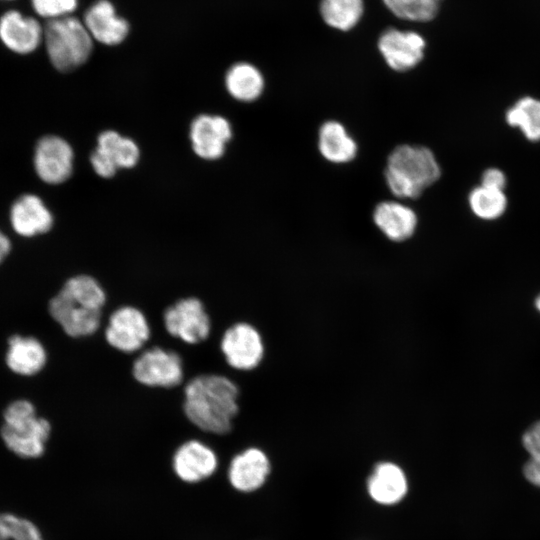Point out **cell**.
I'll use <instances>...</instances> for the list:
<instances>
[{"instance_id": "6da1fadb", "label": "cell", "mask_w": 540, "mask_h": 540, "mask_svg": "<svg viewBox=\"0 0 540 540\" xmlns=\"http://www.w3.org/2000/svg\"><path fill=\"white\" fill-rule=\"evenodd\" d=\"M240 390L229 377L203 373L191 378L183 389L182 411L199 430L225 435L233 428L240 410Z\"/></svg>"}, {"instance_id": "7a4b0ae2", "label": "cell", "mask_w": 540, "mask_h": 540, "mask_svg": "<svg viewBox=\"0 0 540 540\" xmlns=\"http://www.w3.org/2000/svg\"><path fill=\"white\" fill-rule=\"evenodd\" d=\"M107 300L105 288L95 277L78 274L65 281L49 301L48 310L67 336L87 338L100 329Z\"/></svg>"}, {"instance_id": "3957f363", "label": "cell", "mask_w": 540, "mask_h": 540, "mask_svg": "<svg viewBox=\"0 0 540 540\" xmlns=\"http://www.w3.org/2000/svg\"><path fill=\"white\" fill-rule=\"evenodd\" d=\"M441 174L440 163L430 148L401 144L387 157L384 179L395 197L416 199L434 185Z\"/></svg>"}, {"instance_id": "277c9868", "label": "cell", "mask_w": 540, "mask_h": 540, "mask_svg": "<svg viewBox=\"0 0 540 540\" xmlns=\"http://www.w3.org/2000/svg\"><path fill=\"white\" fill-rule=\"evenodd\" d=\"M43 42L53 67L64 73L85 64L94 46L83 21L73 15L46 21Z\"/></svg>"}, {"instance_id": "5b68a950", "label": "cell", "mask_w": 540, "mask_h": 540, "mask_svg": "<svg viewBox=\"0 0 540 540\" xmlns=\"http://www.w3.org/2000/svg\"><path fill=\"white\" fill-rule=\"evenodd\" d=\"M3 416L1 438L11 452L22 458L43 455L51 425L47 419L37 415L30 401L21 399L10 403Z\"/></svg>"}, {"instance_id": "8992f818", "label": "cell", "mask_w": 540, "mask_h": 540, "mask_svg": "<svg viewBox=\"0 0 540 540\" xmlns=\"http://www.w3.org/2000/svg\"><path fill=\"white\" fill-rule=\"evenodd\" d=\"M167 334L187 345L206 341L212 332V320L204 302L196 296H185L168 305L162 314Z\"/></svg>"}, {"instance_id": "52a82bcc", "label": "cell", "mask_w": 540, "mask_h": 540, "mask_svg": "<svg viewBox=\"0 0 540 540\" xmlns=\"http://www.w3.org/2000/svg\"><path fill=\"white\" fill-rule=\"evenodd\" d=\"M184 373L181 355L161 346L143 350L131 367L135 382L147 388H175L183 382Z\"/></svg>"}, {"instance_id": "ba28073f", "label": "cell", "mask_w": 540, "mask_h": 540, "mask_svg": "<svg viewBox=\"0 0 540 540\" xmlns=\"http://www.w3.org/2000/svg\"><path fill=\"white\" fill-rule=\"evenodd\" d=\"M107 345L114 350L131 354L140 351L151 337L146 314L133 305H121L109 315L103 332Z\"/></svg>"}, {"instance_id": "9c48e42d", "label": "cell", "mask_w": 540, "mask_h": 540, "mask_svg": "<svg viewBox=\"0 0 540 540\" xmlns=\"http://www.w3.org/2000/svg\"><path fill=\"white\" fill-rule=\"evenodd\" d=\"M219 348L227 365L242 372L256 369L265 354L260 331L245 321L236 322L223 332Z\"/></svg>"}, {"instance_id": "30bf717a", "label": "cell", "mask_w": 540, "mask_h": 540, "mask_svg": "<svg viewBox=\"0 0 540 540\" xmlns=\"http://www.w3.org/2000/svg\"><path fill=\"white\" fill-rule=\"evenodd\" d=\"M74 152L62 137L45 135L34 148L33 167L38 178L49 185L67 181L73 173Z\"/></svg>"}, {"instance_id": "8fae6325", "label": "cell", "mask_w": 540, "mask_h": 540, "mask_svg": "<svg viewBox=\"0 0 540 540\" xmlns=\"http://www.w3.org/2000/svg\"><path fill=\"white\" fill-rule=\"evenodd\" d=\"M377 47L389 68L396 72H406L422 61L426 42L415 31L391 27L380 34Z\"/></svg>"}, {"instance_id": "7c38bea8", "label": "cell", "mask_w": 540, "mask_h": 540, "mask_svg": "<svg viewBox=\"0 0 540 540\" xmlns=\"http://www.w3.org/2000/svg\"><path fill=\"white\" fill-rule=\"evenodd\" d=\"M189 137L197 156L216 160L225 152L226 144L232 137V127L225 117L202 114L192 121Z\"/></svg>"}, {"instance_id": "4fadbf2b", "label": "cell", "mask_w": 540, "mask_h": 540, "mask_svg": "<svg viewBox=\"0 0 540 540\" xmlns=\"http://www.w3.org/2000/svg\"><path fill=\"white\" fill-rule=\"evenodd\" d=\"M83 23L94 41L106 46L122 43L130 31L129 22L118 15L109 0H96L85 11Z\"/></svg>"}, {"instance_id": "5bb4252c", "label": "cell", "mask_w": 540, "mask_h": 540, "mask_svg": "<svg viewBox=\"0 0 540 540\" xmlns=\"http://www.w3.org/2000/svg\"><path fill=\"white\" fill-rule=\"evenodd\" d=\"M0 40L12 52L27 55L44 40V27L34 17L9 10L0 17Z\"/></svg>"}, {"instance_id": "9a60e30c", "label": "cell", "mask_w": 540, "mask_h": 540, "mask_svg": "<svg viewBox=\"0 0 540 540\" xmlns=\"http://www.w3.org/2000/svg\"><path fill=\"white\" fill-rule=\"evenodd\" d=\"M172 465L176 475L188 483L210 477L217 469L218 458L205 443L192 439L182 443L175 451Z\"/></svg>"}, {"instance_id": "2e32d148", "label": "cell", "mask_w": 540, "mask_h": 540, "mask_svg": "<svg viewBox=\"0 0 540 540\" xmlns=\"http://www.w3.org/2000/svg\"><path fill=\"white\" fill-rule=\"evenodd\" d=\"M9 222L16 234L28 238L48 232L53 226L54 218L38 195L25 193L12 203Z\"/></svg>"}, {"instance_id": "e0dca14e", "label": "cell", "mask_w": 540, "mask_h": 540, "mask_svg": "<svg viewBox=\"0 0 540 540\" xmlns=\"http://www.w3.org/2000/svg\"><path fill=\"white\" fill-rule=\"evenodd\" d=\"M373 222L390 241L400 243L410 239L418 227V216L409 206L386 200L378 203L372 214Z\"/></svg>"}, {"instance_id": "ac0fdd59", "label": "cell", "mask_w": 540, "mask_h": 540, "mask_svg": "<svg viewBox=\"0 0 540 540\" xmlns=\"http://www.w3.org/2000/svg\"><path fill=\"white\" fill-rule=\"evenodd\" d=\"M269 472L270 462L267 455L259 448L250 447L232 458L228 477L235 489L252 492L264 484Z\"/></svg>"}, {"instance_id": "d6986e66", "label": "cell", "mask_w": 540, "mask_h": 540, "mask_svg": "<svg viewBox=\"0 0 540 540\" xmlns=\"http://www.w3.org/2000/svg\"><path fill=\"white\" fill-rule=\"evenodd\" d=\"M317 146L321 156L333 164H347L357 156L358 146L346 127L337 120H328L318 130Z\"/></svg>"}, {"instance_id": "ffe728a7", "label": "cell", "mask_w": 540, "mask_h": 540, "mask_svg": "<svg viewBox=\"0 0 540 540\" xmlns=\"http://www.w3.org/2000/svg\"><path fill=\"white\" fill-rule=\"evenodd\" d=\"M6 364L19 375L32 376L40 372L47 362L43 344L30 336L14 335L8 340Z\"/></svg>"}, {"instance_id": "44dd1931", "label": "cell", "mask_w": 540, "mask_h": 540, "mask_svg": "<svg viewBox=\"0 0 540 540\" xmlns=\"http://www.w3.org/2000/svg\"><path fill=\"white\" fill-rule=\"evenodd\" d=\"M367 488L371 498L383 505H393L407 492L403 470L392 462L379 463L369 477Z\"/></svg>"}, {"instance_id": "7402d4cb", "label": "cell", "mask_w": 540, "mask_h": 540, "mask_svg": "<svg viewBox=\"0 0 540 540\" xmlns=\"http://www.w3.org/2000/svg\"><path fill=\"white\" fill-rule=\"evenodd\" d=\"M227 92L241 102H253L264 91L265 80L261 71L249 62H237L225 74Z\"/></svg>"}, {"instance_id": "603a6c76", "label": "cell", "mask_w": 540, "mask_h": 540, "mask_svg": "<svg viewBox=\"0 0 540 540\" xmlns=\"http://www.w3.org/2000/svg\"><path fill=\"white\" fill-rule=\"evenodd\" d=\"M504 119L525 140L540 142V98L532 95L519 97L506 109Z\"/></svg>"}, {"instance_id": "cb8c5ba5", "label": "cell", "mask_w": 540, "mask_h": 540, "mask_svg": "<svg viewBox=\"0 0 540 540\" xmlns=\"http://www.w3.org/2000/svg\"><path fill=\"white\" fill-rule=\"evenodd\" d=\"M467 203L471 213L482 221L500 219L506 213L509 205L506 191L488 188L480 184L469 191Z\"/></svg>"}, {"instance_id": "d4e9b609", "label": "cell", "mask_w": 540, "mask_h": 540, "mask_svg": "<svg viewBox=\"0 0 540 540\" xmlns=\"http://www.w3.org/2000/svg\"><path fill=\"white\" fill-rule=\"evenodd\" d=\"M95 150L108 157L118 169L134 167L140 157L136 142L114 130H106L99 134Z\"/></svg>"}, {"instance_id": "484cf974", "label": "cell", "mask_w": 540, "mask_h": 540, "mask_svg": "<svg viewBox=\"0 0 540 540\" xmlns=\"http://www.w3.org/2000/svg\"><path fill=\"white\" fill-rule=\"evenodd\" d=\"M322 20L331 28L339 31L353 29L364 13L363 0H320Z\"/></svg>"}, {"instance_id": "4316f807", "label": "cell", "mask_w": 540, "mask_h": 540, "mask_svg": "<svg viewBox=\"0 0 540 540\" xmlns=\"http://www.w3.org/2000/svg\"><path fill=\"white\" fill-rule=\"evenodd\" d=\"M442 0H382L385 7L397 18L411 22L432 20Z\"/></svg>"}, {"instance_id": "83f0119b", "label": "cell", "mask_w": 540, "mask_h": 540, "mask_svg": "<svg viewBox=\"0 0 540 540\" xmlns=\"http://www.w3.org/2000/svg\"><path fill=\"white\" fill-rule=\"evenodd\" d=\"M0 540H43L30 520L12 513H0Z\"/></svg>"}, {"instance_id": "f1b7e54d", "label": "cell", "mask_w": 540, "mask_h": 540, "mask_svg": "<svg viewBox=\"0 0 540 540\" xmlns=\"http://www.w3.org/2000/svg\"><path fill=\"white\" fill-rule=\"evenodd\" d=\"M37 15L47 21L71 16L78 8L79 0H30Z\"/></svg>"}, {"instance_id": "f546056e", "label": "cell", "mask_w": 540, "mask_h": 540, "mask_svg": "<svg viewBox=\"0 0 540 540\" xmlns=\"http://www.w3.org/2000/svg\"><path fill=\"white\" fill-rule=\"evenodd\" d=\"M479 184L488 188L506 191L508 177L501 168L491 166L482 171Z\"/></svg>"}, {"instance_id": "4dcf8cb0", "label": "cell", "mask_w": 540, "mask_h": 540, "mask_svg": "<svg viewBox=\"0 0 540 540\" xmlns=\"http://www.w3.org/2000/svg\"><path fill=\"white\" fill-rule=\"evenodd\" d=\"M90 162L96 174L102 178H111L118 170L116 165L108 157L97 150H94L91 154Z\"/></svg>"}, {"instance_id": "1f68e13d", "label": "cell", "mask_w": 540, "mask_h": 540, "mask_svg": "<svg viewBox=\"0 0 540 540\" xmlns=\"http://www.w3.org/2000/svg\"><path fill=\"white\" fill-rule=\"evenodd\" d=\"M522 444L530 457L540 456V420L525 431L522 436Z\"/></svg>"}, {"instance_id": "d6a6232c", "label": "cell", "mask_w": 540, "mask_h": 540, "mask_svg": "<svg viewBox=\"0 0 540 540\" xmlns=\"http://www.w3.org/2000/svg\"><path fill=\"white\" fill-rule=\"evenodd\" d=\"M523 473L531 484L540 487V456L530 457L524 465Z\"/></svg>"}, {"instance_id": "836d02e7", "label": "cell", "mask_w": 540, "mask_h": 540, "mask_svg": "<svg viewBox=\"0 0 540 540\" xmlns=\"http://www.w3.org/2000/svg\"><path fill=\"white\" fill-rule=\"evenodd\" d=\"M11 250V242L6 234L0 230V264L4 261Z\"/></svg>"}, {"instance_id": "e575fe53", "label": "cell", "mask_w": 540, "mask_h": 540, "mask_svg": "<svg viewBox=\"0 0 540 540\" xmlns=\"http://www.w3.org/2000/svg\"><path fill=\"white\" fill-rule=\"evenodd\" d=\"M535 307L540 312V294L535 299Z\"/></svg>"}]
</instances>
